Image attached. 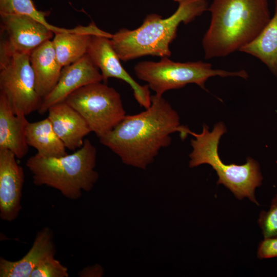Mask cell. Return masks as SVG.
I'll return each instance as SVG.
<instances>
[{"instance_id": "cell-19", "label": "cell", "mask_w": 277, "mask_h": 277, "mask_svg": "<svg viewBox=\"0 0 277 277\" xmlns=\"http://www.w3.org/2000/svg\"><path fill=\"white\" fill-rule=\"evenodd\" d=\"M240 51L259 59L277 78V0L274 12L259 36Z\"/></svg>"}, {"instance_id": "cell-11", "label": "cell", "mask_w": 277, "mask_h": 277, "mask_svg": "<svg viewBox=\"0 0 277 277\" xmlns=\"http://www.w3.org/2000/svg\"><path fill=\"white\" fill-rule=\"evenodd\" d=\"M103 78L87 53L75 62L63 67L57 83L52 91L43 99L38 110L42 115L54 104L65 101L72 92L86 85L101 82Z\"/></svg>"}, {"instance_id": "cell-20", "label": "cell", "mask_w": 277, "mask_h": 277, "mask_svg": "<svg viewBox=\"0 0 277 277\" xmlns=\"http://www.w3.org/2000/svg\"><path fill=\"white\" fill-rule=\"evenodd\" d=\"M15 14L33 17L51 29L55 34L67 32L70 29L49 24L46 19L48 12L37 10L32 0H0V15Z\"/></svg>"}, {"instance_id": "cell-12", "label": "cell", "mask_w": 277, "mask_h": 277, "mask_svg": "<svg viewBox=\"0 0 277 277\" xmlns=\"http://www.w3.org/2000/svg\"><path fill=\"white\" fill-rule=\"evenodd\" d=\"M14 154L9 150L0 149V216L12 222L18 216L24 173Z\"/></svg>"}, {"instance_id": "cell-17", "label": "cell", "mask_w": 277, "mask_h": 277, "mask_svg": "<svg viewBox=\"0 0 277 277\" xmlns=\"http://www.w3.org/2000/svg\"><path fill=\"white\" fill-rule=\"evenodd\" d=\"M29 122L24 115H16L7 100L0 93V149L13 152L17 159L28 153L26 129Z\"/></svg>"}, {"instance_id": "cell-8", "label": "cell", "mask_w": 277, "mask_h": 277, "mask_svg": "<svg viewBox=\"0 0 277 277\" xmlns=\"http://www.w3.org/2000/svg\"><path fill=\"white\" fill-rule=\"evenodd\" d=\"M29 55L15 54L0 61V93L16 115L38 111L43 102L35 89Z\"/></svg>"}, {"instance_id": "cell-22", "label": "cell", "mask_w": 277, "mask_h": 277, "mask_svg": "<svg viewBox=\"0 0 277 277\" xmlns=\"http://www.w3.org/2000/svg\"><path fill=\"white\" fill-rule=\"evenodd\" d=\"M68 269L58 261L51 256L36 267L30 277H68Z\"/></svg>"}, {"instance_id": "cell-6", "label": "cell", "mask_w": 277, "mask_h": 277, "mask_svg": "<svg viewBox=\"0 0 277 277\" xmlns=\"http://www.w3.org/2000/svg\"><path fill=\"white\" fill-rule=\"evenodd\" d=\"M134 70L138 78L147 82L149 88L160 96L168 90L180 89L189 84H195L207 90L205 82L212 76H238L244 79L249 76L244 69L236 71L214 69L209 63L176 62L168 57H161L159 62H138Z\"/></svg>"}, {"instance_id": "cell-5", "label": "cell", "mask_w": 277, "mask_h": 277, "mask_svg": "<svg viewBox=\"0 0 277 277\" xmlns=\"http://www.w3.org/2000/svg\"><path fill=\"white\" fill-rule=\"evenodd\" d=\"M226 132V128L223 122L215 124L211 132L206 125H203L200 134L190 131L189 134L194 139L191 140L193 149L189 154V166L193 168L205 164L210 165L219 176L217 185H224L239 200L248 197L259 205L254 193L263 180L260 165L250 157L242 165L223 163L218 153V146L221 136Z\"/></svg>"}, {"instance_id": "cell-7", "label": "cell", "mask_w": 277, "mask_h": 277, "mask_svg": "<svg viewBox=\"0 0 277 277\" xmlns=\"http://www.w3.org/2000/svg\"><path fill=\"white\" fill-rule=\"evenodd\" d=\"M65 101L81 114L98 138L111 131L126 115L120 93L101 82L80 88Z\"/></svg>"}, {"instance_id": "cell-3", "label": "cell", "mask_w": 277, "mask_h": 277, "mask_svg": "<svg viewBox=\"0 0 277 277\" xmlns=\"http://www.w3.org/2000/svg\"><path fill=\"white\" fill-rule=\"evenodd\" d=\"M208 9L207 0H183L167 18L151 13L138 28L120 29L110 38L112 47L123 62L148 55L169 57L170 45L176 37L180 24L191 22Z\"/></svg>"}, {"instance_id": "cell-15", "label": "cell", "mask_w": 277, "mask_h": 277, "mask_svg": "<svg viewBox=\"0 0 277 277\" xmlns=\"http://www.w3.org/2000/svg\"><path fill=\"white\" fill-rule=\"evenodd\" d=\"M92 35L111 38L112 34L100 29L94 22L78 26L67 32L55 34L52 39L57 60L62 67L72 64L87 53Z\"/></svg>"}, {"instance_id": "cell-14", "label": "cell", "mask_w": 277, "mask_h": 277, "mask_svg": "<svg viewBox=\"0 0 277 277\" xmlns=\"http://www.w3.org/2000/svg\"><path fill=\"white\" fill-rule=\"evenodd\" d=\"M52 230L44 227L37 234L33 245L22 259L10 261L0 259L1 277H30L33 270L47 259L54 256L55 247Z\"/></svg>"}, {"instance_id": "cell-9", "label": "cell", "mask_w": 277, "mask_h": 277, "mask_svg": "<svg viewBox=\"0 0 277 277\" xmlns=\"http://www.w3.org/2000/svg\"><path fill=\"white\" fill-rule=\"evenodd\" d=\"M54 35L51 29L30 16L1 15L0 61L15 54L30 55Z\"/></svg>"}, {"instance_id": "cell-18", "label": "cell", "mask_w": 277, "mask_h": 277, "mask_svg": "<svg viewBox=\"0 0 277 277\" xmlns=\"http://www.w3.org/2000/svg\"><path fill=\"white\" fill-rule=\"evenodd\" d=\"M26 140L29 146L45 157H61L67 154L66 147L55 133L47 117L39 121L28 124Z\"/></svg>"}, {"instance_id": "cell-16", "label": "cell", "mask_w": 277, "mask_h": 277, "mask_svg": "<svg viewBox=\"0 0 277 277\" xmlns=\"http://www.w3.org/2000/svg\"><path fill=\"white\" fill-rule=\"evenodd\" d=\"M35 78V89L43 99L54 89L63 67L60 64L52 39L46 41L30 54Z\"/></svg>"}, {"instance_id": "cell-1", "label": "cell", "mask_w": 277, "mask_h": 277, "mask_svg": "<svg viewBox=\"0 0 277 277\" xmlns=\"http://www.w3.org/2000/svg\"><path fill=\"white\" fill-rule=\"evenodd\" d=\"M150 106L139 113L126 115L100 142L122 162L146 169L160 150L171 143L170 135L181 133L184 139L190 130L181 126L177 112L163 96L151 95Z\"/></svg>"}, {"instance_id": "cell-2", "label": "cell", "mask_w": 277, "mask_h": 277, "mask_svg": "<svg viewBox=\"0 0 277 277\" xmlns=\"http://www.w3.org/2000/svg\"><path fill=\"white\" fill-rule=\"evenodd\" d=\"M202 39L206 59L226 56L254 41L270 20L268 0H213Z\"/></svg>"}, {"instance_id": "cell-25", "label": "cell", "mask_w": 277, "mask_h": 277, "mask_svg": "<svg viewBox=\"0 0 277 277\" xmlns=\"http://www.w3.org/2000/svg\"><path fill=\"white\" fill-rule=\"evenodd\" d=\"M174 1L177 2L178 3H181L183 0H173Z\"/></svg>"}, {"instance_id": "cell-24", "label": "cell", "mask_w": 277, "mask_h": 277, "mask_svg": "<svg viewBox=\"0 0 277 277\" xmlns=\"http://www.w3.org/2000/svg\"><path fill=\"white\" fill-rule=\"evenodd\" d=\"M104 270L102 266L98 264L84 268L78 273L80 277L102 276Z\"/></svg>"}, {"instance_id": "cell-23", "label": "cell", "mask_w": 277, "mask_h": 277, "mask_svg": "<svg viewBox=\"0 0 277 277\" xmlns=\"http://www.w3.org/2000/svg\"><path fill=\"white\" fill-rule=\"evenodd\" d=\"M257 256L260 259L277 257V236L264 238L259 244Z\"/></svg>"}, {"instance_id": "cell-10", "label": "cell", "mask_w": 277, "mask_h": 277, "mask_svg": "<svg viewBox=\"0 0 277 277\" xmlns=\"http://www.w3.org/2000/svg\"><path fill=\"white\" fill-rule=\"evenodd\" d=\"M111 38L92 35L87 54L94 65L100 69L104 83L110 78H116L126 82L132 88L135 99L145 109L151 103L148 85H141L124 68L121 60L113 49Z\"/></svg>"}, {"instance_id": "cell-4", "label": "cell", "mask_w": 277, "mask_h": 277, "mask_svg": "<svg viewBox=\"0 0 277 277\" xmlns=\"http://www.w3.org/2000/svg\"><path fill=\"white\" fill-rule=\"evenodd\" d=\"M97 150L88 139L70 154L45 157L35 154L26 165L32 175L33 182L57 189L70 200L81 197L82 191L91 190L98 179L95 170Z\"/></svg>"}, {"instance_id": "cell-21", "label": "cell", "mask_w": 277, "mask_h": 277, "mask_svg": "<svg viewBox=\"0 0 277 277\" xmlns=\"http://www.w3.org/2000/svg\"><path fill=\"white\" fill-rule=\"evenodd\" d=\"M258 223L264 238L277 236V194L271 201L269 210L261 212Z\"/></svg>"}, {"instance_id": "cell-13", "label": "cell", "mask_w": 277, "mask_h": 277, "mask_svg": "<svg viewBox=\"0 0 277 277\" xmlns=\"http://www.w3.org/2000/svg\"><path fill=\"white\" fill-rule=\"evenodd\" d=\"M47 112L54 130L66 148L75 151L82 147L85 137L92 131L81 114L65 101L51 106Z\"/></svg>"}]
</instances>
